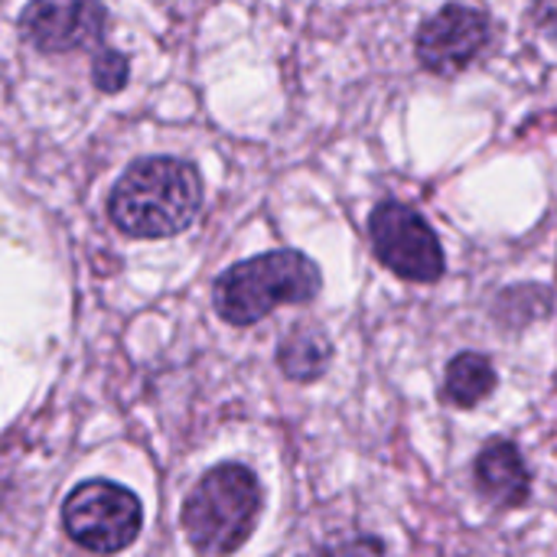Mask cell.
<instances>
[{
    "label": "cell",
    "mask_w": 557,
    "mask_h": 557,
    "mask_svg": "<svg viewBox=\"0 0 557 557\" xmlns=\"http://www.w3.org/2000/svg\"><path fill=\"white\" fill-rule=\"evenodd\" d=\"M202 206V176L176 157L131 163L108 196L111 222L131 238H170L193 225Z\"/></svg>",
    "instance_id": "1"
},
{
    "label": "cell",
    "mask_w": 557,
    "mask_h": 557,
    "mask_svg": "<svg viewBox=\"0 0 557 557\" xmlns=\"http://www.w3.org/2000/svg\"><path fill=\"white\" fill-rule=\"evenodd\" d=\"M320 268L304 251H268L219 274L212 304L232 326H255L277 307L310 304L320 294Z\"/></svg>",
    "instance_id": "2"
},
{
    "label": "cell",
    "mask_w": 557,
    "mask_h": 557,
    "mask_svg": "<svg viewBox=\"0 0 557 557\" xmlns=\"http://www.w3.org/2000/svg\"><path fill=\"white\" fill-rule=\"evenodd\" d=\"M261 516V483L242 463L209 470L183 506V535L199 557L235 555Z\"/></svg>",
    "instance_id": "3"
},
{
    "label": "cell",
    "mask_w": 557,
    "mask_h": 557,
    "mask_svg": "<svg viewBox=\"0 0 557 557\" xmlns=\"http://www.w3.org/2000/svg\"><path fill=\"white\" fill-rule=\"evenodd\" d=\"M62 525L78 548L91 555H117L137 542L144 509L131 490L111 480H88L65 496Z\"/></svg>",
    "instance_id": "4"
},
{
    "label": "cell",
    "mask_w": 557,
    "mask_h": 557,
    "mask_svg": "<svg viewBox=\"0 0 557 557\" xmlns=\"http://www.w3.org/2000/svg\"><path fill=\"white\" fill-rule=\"evenodd\" d=\"M369 238L375 258L411 284H434L444 277V248L421 212L405 202H379L369 215Z\"/></svg>",
    "instance_id": "5"
},
{
    "label": "cell",
    "mask_w": 557,
    "mask_h": 557,
    "mask_svg": "<svg viewBox=\"0 0 557 557\" xmlns=\"http://www.w3.org/2000/svg\"><path fill=\"white\" fill-rule=\"evenodd\" d=\"M490 39H493V20L486 10L450 3L421 23L414 49H418V62L428 72L441 78H454L483 55Z\"/></svg>",
    "instance_id": "6"
},
{
    "label": "cell",
    "mask_w": 557,
    "mask_h": 557,
    "mask_svg": "<svg viewBox=\"0 0 557 557\" xmlns=\"http://www.w3.org/2000/svg\"><path fill=\"white\" fill-rule=\"evenodd\" d=\"M104 20L101 3H29L20 26L42 52H72L95 42L104 33Z\"/></svg>",
    "instance_id": "7"
},
{
    "label": "cell",
    "mask_w": 557,
    "mask_h": 557,
    "mask_svg": "<svg viewBox=\"0 0 557 557\" xmlns=\"http://www.w3.org/2000/svg\"><path fill=\"white\" fill-rule=\"evenodd\" d=\"M473 483H476V493L496 509H519L529 503V493H532V473L525 467V457L506 437H493L476 454Z\"/></svg>",
    "instance_id": "8"
},
{
    "label": "cell",
    "mask_w": 557,
    "mask_h": 557,
    "mask_svg": "<svg viewBox=\"0 0 557 557\" xmlns=\"http://www.w3.org/2000/svg\"><path fill=\"white\" fill-rule=\"evenodd\" d=\"M330 359H333V343L320 326L310 323L294 326L277 349V366L290 382H317L330 369Z\"/></svg>",
    "instance_id": "9"
},
{
    "label": "cell",
    "mask_w": 557,
    "mask_h": 557,
    "mask_svg": "<svg viewBox=\"0 0 557 557\" xmlns=\"http://www.w3.org/2000/svg\"><path fill=\"white\" fill-rule=\"evenodd\" d=\"M496 388V369L480 352H460L447 366L444 379V401L454 408H476Z\"/></svg>",
    "instance_id": "10"
},
{
    "label": "cell",
    "mask_w": 557,
    "mask_h": 557,
    "mask_svg": "<svg viewBox=\"0 0 557 557\" xmlns=\"http://www.w3.org/2000/svg\"><path fill=\"white\" fill-rule=\"evenodd\" d=\"M91 78L98 91H108V95L121 91L127 82V59L114 49H101L91 62Z\"/></svg>",
    "instance_id": "11"
},
{
    "label": "cell",
    "mask_w": 557,
    "mask_h": 557,
    "mask_svg": "<svg viewBox=\"0 0 557 557\" xmlns=\"http://www.w3.org/2000/svg\"><path fill=\"white\" fill-rule=\"evenodd\" d=\"M307 557H388V552L372 535H352V539H343V542L320 545L317 552H310Z\"/></svg>",
    "instance_id": "12"
},
{
    "label": "cell",
    "mask_w": 557,
    "mask_h": 557,
    "mask_svg": "<svg viewBox=\"0 0 557 557\" xmlns=\"http://www.w3.org/2000/svg\"><path fill=\"white\" fill-rule=\"evenodd\" d=\"M532 20H535V29L545 33L552 42H557V3H542L532 10Z\"/></svg>",
    "instance_id": "13"
}]
</instances>
